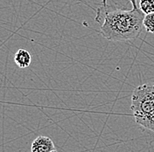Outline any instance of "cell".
<instances>
[{"label": "cell", "instance_id": "6da1fadb", "mask_svg": "<svg viewBox=\"0 0 154 152\" xmlns=\"http://www.w3.org/2000/svg\"><path fill=\"white\" fill-rule=\"evenodd\" d=\"M144 13L132 9L111 10L108 5L96 9V21L102 35L109 41H127L138 38L144 30Z\"/></svg>", "mask_w": 154, "mask_h": 152}, {"label": "cell", "instance_id": "7a4b0ae2", "mask_svg": "<svg viewBox=\"0 0 154 152\" xmlns=\"http://www.w3.org/2000/svg\"><path fill=\"white\" fill-rule=\"evenodd\" d=\"M131 109L133 115L147 114L154 110V84H144L135 88Z\"/></svg>", "mask_w": 154, "mask_h": 152}, {"label": "cell", "instance_id": "3957f363", "mask_svg": "<svg viewBox=\"0 0 154 152\" xmlns=\"http://www.w3.org/2000/svg\"><path fill=\"white\" fill-rule=\"evenodd\" d=\"M55 150L54 143L51 138L45 135L36 137L31 146L32 152H51Z\"/></svg>", "mask_w": 154, "mask_h": 152}, {"label": "cell", "instance_id": "277c9868", "mask_svg": "<svg viewBox=\"0 0 154 152\" xmlns=\"http://www.w3.org/2000/svg\"><path fill=\"white\" fill-rule=\"evenodd\" d=\"M134 118L138 125L154 132V110L147 114L134 115Z\"/></svg>", "mask_w": 154, "mask_h": 152}, {"label": "cell", "instance_id": "5b68a950", "mask_svg": "<svg viewBox=\"0 0 154 152\" xmlns=\"http://www.w3.org/2000/svg\"><path fill=\"white\" fill-rule=\"evenodd\" d=\"M14 62L19 68H26L31 65L32 56L26 49H19L14 55Z\"/></svg>", "mask_w": 154, "mask_h": 152}, {"label": "cell", "instance_id": "8992f818", "mask_svg": "<svg viewBox=\"0 0 154 152\" xmlns=\"http://www.w3.org/2000/svg\"><path fill=\"white\" fill-rule=\"evenodd\" d=\"M138 8L142 11L144 15L154 12V0H140Z\"/></svg>", "mask_w": 154, "mask_h": 152}, {"label": "cell", "instance_id": "52a82bcc", "mask_svg": "<svg viewBox=\"0 0 154 152\" xmlns=\"http://www.w3.org/2000/svg\"><path fill=\"white\" fill-rule=\"evenodd\" d=\"M144 27L147 32L154 33V12L144 16Z\"/></svg>", "mask_w": 154, "mask_h": 152}, {"label": "cell", "instance_id": "ba28073f", "mask_svg": "<svg viewBox=\"0 0 154 152\" xmlns=\"http://www.w3.org/2000/svg\"><path fill=\"white\" fill-rule=\"evenodd\" d=\"M131 5H132V9H137L138 8V5L137 4V0H129ZM102 5L106 6L107 5V0H102Z\"/></svg>", "mask_w": 154, "mask_h": 152}, {"label": "cell", "instance_id": "9c48e42d", "mask_svg": "<svg viewBox=\"0 0 154 152\" xmlns=\"http://www.w3.org/2000/svg\"><path fill=\"white\" fill-rule=\"evenodd\" d=\"M51 152H58V151H57V150H54L53 151H51Z\"/></svg>", "mask_w": 154, "mask_h": 152}]
</instances>
